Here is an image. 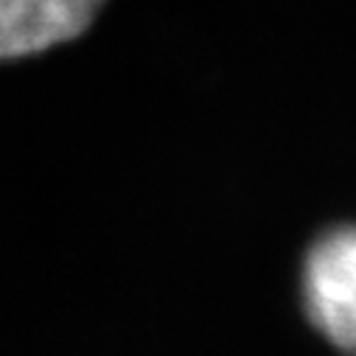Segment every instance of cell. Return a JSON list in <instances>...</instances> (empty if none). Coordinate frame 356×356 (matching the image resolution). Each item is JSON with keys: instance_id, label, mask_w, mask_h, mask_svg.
Here are the masks:
<instances>
[{"instance_id": "6da1fadb", "label": "cell", "mask_w": 356, "mask_h": 356, "mask_svg": "<svg viewBox=\"0 0 356 356\" xmlns=\"http://www.w3.org/2000/svg\"><path fill=\"white\" fill-rule=\"evenodd\" d=\"M303 300L317 331L356 353V227H337L314 241L303 264Z\"/></svg>"}, {"instance_id": "7a4b0ae2", "label": "cell", "mask_w": 356, "mask_h": 356, "mask_svg": "<svg viewBox=\"0 0 356 356\" xmlns=\"http://www.w3.org/2000/svg\"><path fill=\"white\" fill-rule=\"evenodd\" d=\"M102 6L104 0H0V62L76 40Z\"/></svg>"}]
</instances>
